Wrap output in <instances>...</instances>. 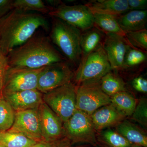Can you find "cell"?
Listing matches in <instances>:
<instances>
[{
  "label": "cell",
  "instance_id": "35",
  "mask_svg": "<svg viewBox=\"0 0 147 147\" xmlns=\"http://www.w3.org/2000/svg\"><path fill=\"white\" fill-rule=\"evenodd\" d=\"M130 147H142L141 146H139V145L133 144Z\"/></svg>",
  "mask_w": 147,
  "mask_h": 147
},
{
  "label": "cell",
  "instance_id": "1",
  "mask_svg": "<svg viewBox=\"0 0 147 147\" xmlns=\"http://www.w3.org/2000/svg\"><path fill=\"white\" fill-rule=\"evenodd\" d=\"M40 28L49 29L48 21L43 15L13 9L0 19V52L7 56Z\"/></svg>",
  "mask_w": 147,
  "mask_h": 147
},
{
  "label": "cell",
  "instance_id": "36",
  "mask_svg": "<svg viewBox=\"0 0 147 147\" xmlns=\"http://www.w3.org/2000/svg\"><path fill=\"white\" fill-rule=\"evenodd\" d=\"M69 147H90L88 146H75V147H72L70 146Z\"/></svg>",
  "mask_w": 147,
  "mask_h": 147
},
{
  "label": "cell",
  "instance_id": "17",
  "mask_svg": "<svg viewBox=\"0 0 147 147\" xmlns=\"http://www.w3.org/2000/svg\"><path fill=\"white\" fill-rule=\"evenodd\" d=\"M147 10H130L117 17L121 28L125 33L146 29Z\"/></svg>",
  "mask_w": 147,
  "mask_h": 147
},
{
  "label": "cell",
  "instance_id": "34",
  "mask_svg": "<svg viewBox=\"0 0 147 147\" xmlns=\"http://www.w3.org/2000/svg\"><path fill=\"white\" fill-rule=\"evenodd\" d=\"M13 1L0 0V19L13 9Z\"/></svg>",
  "mask_w": 147,
  "mask_h": 147
},
{
  "label": "cell",
  "instance_id": "14",
  "mask_svg": "<svg viewBox=\"0 0 147 147\" xmlns=\"http://www.w3.org/2000/svg\"><path fill=\"white\" fill-rule=\"evenodd\" d=\"M43 94L38 90H30L3 95L15 112L37 109L43 102Z\"/></svg>",
  "mask_w": 147,
  "mask_h": 147
},
{
  "label": "cell",
  "instance_id": "26",
  "mask_svg": "<svg viewBox=\"0 0 147 147\" xmlns=\"http://www.w3.org/2000/svg\"><path fill=\"white\" fill-rule=\"evenodd\" d=\"M101 139L110 147H130L132 144L116 131L110 128L100 134Z\"/></svg>",
  "mask_w": 147,
  "mask_h": 147
},
{
  "label": "cell",
  "instance_id": "27",
  "mask_svg": "<svg viewBox=\"0 0 147 147\" xmlns=\"http://www.w3.org/2000/svg\"><path fill=\"white\" fill-rule=\"evenodd\" d=\"M146 59L145 52L129 45L125 56L123 69L139 65L146 60Z\"/></svg>",
  "mask_w": 147,
  "mask_h": 147
},
{
  "label": "cell",
  "instance_id": "13",
  "mask_svg": "<svg viewBox=\"0 0 147 147\" xmlns=\"http://www.w3.org/2000/svg\"><path fill=\"white\" fill-rule=\"evenodd\" d=\"M129 45L132 47L125 38L113 34H105L102 46L112 69H123L124 59Z\"/></svg>",
  "mask_w": 147,
  "mask_h": 147
},
{
  "label": "cell",
  "instance_id": "12",
  "mask_svg": "<svg viewBox=\"0 0 147 147\" xmlns=\"http://www.w3.org/2000/svg\"><path fill=\"white\" fill-rule=\"evenodd\" d=\"M42 139L51 142L64 136L63 122L57 115L43 102L38 108Z\"/></svg>",
  "mask_w": 147,
  "mask_h": 147
},
{
  "label": "cell",
  "instance_id": "9",
  "mask_svg": "<svg viewBox=\"0 0 147 147\" xmlns=\"http://www.w3.org/2000/svg\"><path fill=\"white\" fill-rule=\"evenodd\" d=\"M74 74L65 62L45 67L40 73L37 90L44 94L71 82Z\"/></svg>",
  "mask_w": 147,
  "mask_h": 147
},
{
  "label": "cell",
  "instance_id": "7",
  "mask_svg": "<svg viewBox=\"0 0 147 147\" xmlns=\"http://www.w3.org/2000/svg\"><path fill=\"white\" fill-rule=\"evenodd\" d=\"M110 103V97L101 90L100 80L84 82L76 87V109L89 115Z\"/></svg>",
  "mask_w": 147,
  "mask_h": 147
},
{
  "label": "cell",
  "instance_id": "2",
  "mask_svg": "<svg viewBox=\"0 0 147 147\" xmlns=\"http://www.w3.org/2000/svg\"><path fill=\"white\" fill-rule=\"evenodd\" d=\"M9 67L36 69L64 61L65 59L43 36H33L7 56Z\"/></svg>",
  "mask_w": 147,
  "mask_h": 147
},
{
  "label": "cell",
  "instance_id": "11",
  "mask_svg": "<svg viewBox=\"0 0 147 147\" xmlns=\"http://www.w3.org/2000/svg\"><path fill=\"white\" fill-rule=\"evenodd\" d=\"M7 131L23 134L36 142L43 141L38 108L15 112L13 125Z\"/></svg>",
  "mask_w": 147,
  "mask_h": 147
},
{
  "label": "cell",
  "instance_id": "32",
  "mask_svg": "<svg viewBox=\"0 0 147 147\" xmlns=\"http://www.w3.org/2000/svg\"><path fill=\"white\" fill-rule=\"evenodd\" d=\"M133 88L141 92L147 93V81L146 79L142 77H138L135 78L132 82Z\"/></svg>",
  "mask_w": 147,
  "mask_h": 147
},
{
  "label": "cell",
  "instance_id": "10",
  "mask_svg": "<svg viewBox=\"0 0 147 147\" xmlns=\"http://www.w3.org/2000/svg\"><path fill=\"white\" fill-rule=\"evenodd\" d=\"M44 67L32 69L9 67L6 75L3 95L27 90L37 89L38 76Z\"/></svg>",
  "mask_w": 147,
  "mask_h": 147
},
{
  "label": "cell",
  "instance_id": "21",
  "mask_svg": "<svg viewBox=\"0 0 147 147\" xmlns=\"http://www.w3.org/2000/svg\"><path fill=\"white\" fill-rule=\"evenodd\" d=\"M111 103L126 117L131 116L137 104V100L126 91L120 92L110 97Z\"/></svg>",
  "mask_w": 147,
  "mask_h": 147
},
{
  "label": "cell",
  "instance_id": "18",
  "mask_svg": "<svg viewBox=\"0 0 147 147\" xmlns=\"http://www.w3.org/2000/svg\"><path fill=\"white\" fill-rule=\"evenodd\" d=\"M116 126V131L132 144L147 147L146 134L134 124L124 120Z\"/></svg>",
  "mask_w": 147,
  "mask_h": 147
},
{
  "label": "cell",
  "instance_id": "5",
  "mask_svg": "<svg viewBox=\"0 0 147 147\" xmlns=\"http://www.w3.org/2000/svg\"><path fill=\"white\" fill-rule=\"evenodd\" d=\"M112 69L102 45L80 63L74 75V80L79 85L84 82L99 81Z\"/></svg>",
  "mask_w": 147,
  "mask_h": 147
},
{
  "label": "cell",
  "instance_id": "37",
  "mask_svg": "<svg viewBox=\"0 0 147 147\" xmlns=\"http://www.w3.org/2000/svg\"></svg>",
  "mask_w": 147,
  "mask_h": 147
},
{
  "label": "cell",
  "instance_id": "24",
  "mask_svg": "<svg viewBox=\"0 0 147 147\" xmlns=\"http://www.w3.org/2000/svg\"><path fill=\"white\" fill-rule=\"evenodd\" d=\"M13 9L22 11H36L42 14H48L53 9L41 0H15L13 1Z\"/></svg>",
  "mask_w": 147,
  "mask_h": 147
},
{
  "label": "cell",
  "instance_id": "23",
  "mask_svg": "<svg viewBox=\"0 0 147 147\" xmlns=\"http://www.w3.org/2000/svg\"><path fill=\"white\" fill-rule=\"evenodd\" d=\"M37 142L19 133L0 132L1 147H33Z\"/></svg>",
  "mask_w": 147,
  "mask_h": 147
},
{
  "label": "cell",
  "instance_id": "3",
  "mask_svg": "<svg viewBox=\"0 0 147 147\" xmlns=\"http://www.w3.org/2000/svg\"><path fill=\"white\" fill-rule=\"evenodd\" d=\"M53 18L50 33L51 40L70 62L74 65L79 64L82 57V32L61 19Z\"/></svg>",
  "mask_w": 147,
  "mask_h": 147
},
{
  "label": "cell",
  "instance_id": "16",
  "mask_svg": "<svg viewBox=\"0 0 147 147\" xmlns=\"http://www.w3.org/2000/svg\"><path fill=\"white\" fill-rule=\"evenodd\" d=\"M92 13L118 16L129 10L127 0L90 1L85 5Z\"/></svg>",
  "mask_w": 147,
  "mask_h": 147
},
{
  "label": "cell",
  "instance_id": "33",
  "mask_svg": "<svg viewBox=\"0 0 147 147\" xmlns=\"http://www.w3.org/2000/svg\"><path fill=\"white\" fill-rule=\"evenodd\" d=\"M129 10H146L147 0H127Z\"/></svg>",
  "mask_w": 147,
  "mask_h": 147
},
{
  "label": "cell",
  "instance_id": "6",
  "mask_svg": "<svg viewBox=\"0 0 147 147\" xmlns=\"http://www.w3.org/2000/svg\"><path fill=\"white\" fill-rule=\"evenodd\" d=\"M65 137L74 143L96 144L95 129L90 116L76 110L72 115L63 123Z\"/></svg>",
  "mask_w": 147,
  "mask_h": 147
},
{
  "label": "cell",
  "instance_id": "20",
  "mask_svg": "<svg viewBox=\"0 0 147 147\" xmlns=\"http://www.w3.org/2000/svg\"><path fill=\"white\" fill-rule=\"evenodd\" d=\"M93 16L94 27L105 34L117 35L126 39V33L121 28L117 20V17L100 13H93Z\"/></svg>",
  "mask_w": 147,
  "mask_h": 147
},
{
  "label": "cell",
  "instance_id": "22",
  "mask_svg": "<svg viewBox=\"0 0 147 147\" xmlns=\"http://www.w3.org/2000/svg\"><path fill=\"white\" fill-rule=\"evenodd\" d=\"M100 85L102 91L110 97L120 92L126 91L123 80L111 71L101 78Z\"/></svg>",
  "mask_w": 147,
  "mask_h": 147
},
{
  "label": "cell",
  "instance_id": "19",
  "mask_svg": "<svg viewBox=\"0 0 147 147\" xmlns=\"http://www.w3.org/2000/svg\"><path fill=\"white\" fill-rule=\"evenodd\" d=\"M84 32L81 36L82 57L80 62L83 61L90 53L102 45L103 41V33L96 27H93Z\"/></svg>",
  "mask_w": 147,
  "mask_h": 147
},
{
  "label": "cell",
  "instance_id": "31",
  "mask_svg": "<svg viewBox=\"0 0 147 147\" xmlns=\"http://www.w3.org/2000/svg\"><path fill=\"white\" fill-rule=\"evenodd\" d=\"M72 145L70 140L67 137L51 142H37L33 147H69Z\"/></svg>",
  "mask_w": 147,
  "mask_h": 147
},
{
  "label": "cell",
  "instance_id": "8",
  "mask_svg": "<svg viewBox=\"0 0 147 147\" xmlns=\"http://www.w3.org/2000/svg\"><path fill=\"white\" fill-rule=\"evenodd\" d=\"M75 27L82 32L94 27L93 14L86 5H67L63 3L53 8L48 13Z\"/></svg>",
  "mask_w": 147,
  "mask_h": 147
},
{
  "label": "cell",
  "instance_id": "28",
  "mask_svg": "<svg viewBox=\"0 0 147 147\" xmlns=\"http://www.w3.org/2000/svg\"><path fill=\"white\" fill-rule=\"evenodd\" d=\"M126 38L132 47L137 49L147 50V30L146 29L126 33Z\"/></svg>",
  "mask_w": 147,
  "mask_h": 147
},
{
  "label": "cell",
  "instance_id": "15",
  "mask_svg": "<svg viewBox=\"0 0 147 147\" xmlns=\"http://www.w3.org/2000/svg\"><path fill=\"white\" fill-rule=\"evenodd\" d=\"M90 116L97 130L117 126L126 117L111 103L96 110Z\"/></svg>",
  "mask_w": 147,
  "mask_h": 147
},
{
  "label": "cell",
  "instance_id": "4",
  "mask_svg": "<svg viewBox=\"0 0 147 147\" xmlns=\"http://www.w3.org/2000/svg\"><path fill=\"white\" fill-rule=\"evenodd\" d=\"M42 100L64 123L76 108V87L71 82L43 94Z\"/></svg>",
  "mask_w": 147,
  "mask_h": 147
},
{
  "label": "cell",
  "instance_id": "29",
  "mask_svg": "<svg viewBox=\"0 0 147 147\" xmlns=\"http://www.w3.org/2000/svg\"><path fill=\"white\" fill-rule=\"evenodd\" d=\"M131 119L142 126H147V101L146 99L142 98L137 103L133 114L131 115Z\"/></svg>",
  "mask_w": 147,
  "mask_h": 147
},
{
  "label": "cell",
  "instance_id": "30",
  "mask_svg": "<svg viewBox=\"0 0 147 147\" xmlns=\"http://www.w3.org/2000/svg\"><path fill=\"white\" fill-rule=\"evenodd\" d=\"M9 67L7 56L0 52V98L3 96L6 75Z\"/></svg>",
  "mask_w": 147,
  "mask_h": 147
},
{
  "label": "cell",
  "instance_id": "25",
  "mask_svg": "<svg viewBox=\"0 0 147 147\" xmlns=\"http://www.w3.org/2000/svg\"><path fill=\"white\" fill-rule=\"evenodd\" d=\"M15 111L4 98H0V132L8 131L13 125Z\"/></svg>",
  "mask_w": 147,
  "mask_h": 147
}]
</instances>
